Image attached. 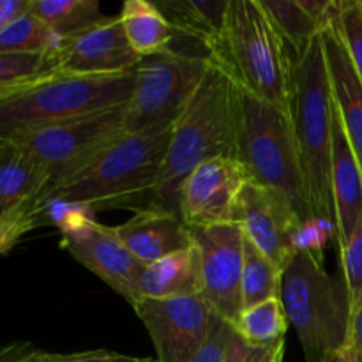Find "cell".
I'll return each instance as SVG.
<instances>
[{
  "label": "cell",
  "mask_w": 362,
  "mask_h": 362,
  "mask_svg": "<svg viewBox=\"0 0 362 362\" xmlns=\"http://www.w3.org/2000/svg\"><path fill=\"white\" fill-rule=\"evenodd\" d=\"M48 184V173L27 148L14 140L0 141V216L25 202H37Z\"/></svg>",
  "instance_id": "20"
},
{
  "label": "cell",
  "mask_w": 362,
  "mask_h": 362,
  "mask_svg": "<svg viewBox=\"0 0 362 362\" xmlns=\"http://www.w3.org/2000/svg\"><path fill=\"white\" fill-rule=\"evenodd\" d=\"M285 357V341L274 346H255L244 341L233 331L223 362H283Z\"/></svg>",
  "instance_id": "32"
},
{
  "label": "cell",
  "mask_w": 362,
  "mask_h": 362,
  "mask_svg": "<svg viewBox=\"0 0 362 362\" xmlns=\"http://www.w3.org/2000/svg\"><path fill=\"white\" fill-rule=\"evenodd\" d=\"M144 362H158L156 359H151V357H145V361Z\"/></svg>",
  "instance_id": "41"
},
{
  "label": "cell",
  "mask_w": 362,
  "mask_h": 362,
  "mask_svg": "<svg viewBox=\"0 0 362 362\" xmlns=\"http://www.w3.org/2000/svg\"><path fill=\"white\" fill-rule=\"evenodd\" d=\"M285 313L296 327L306 362H322L345 349L350 327V297L345 281L329 274L320 251L299 247L281 272Z\"/></svg>",
  "instance_id": "6"
},
{
  "label": "cell",
  "mask_w": 362,
  "mask_h": 362,
  "mask_svg": "<svg viewBox=\"0 0 362 362\" xmlns=\"http://www.w3.org/2000/svg\"><path fill=\"white\" fill-rule=\"evenodd\" d=\"M346 349L352 354L354 361L362 362V299L350 306V327Z\"/></svg>",
  "instance_id": "35"
},
{
  "label": "cell",
  "mask_w": 362,
  "mask_h": 362,
  "mask_svg": "<svg viewBox=\"0 0 362 362\" xmlns=\"http://www.w3.org/2000/svg\"><path fill=\"white\" fill-rule=\"evenodd\" d=\"M336 23L362 81V0H336Z\"/></svg>",
  "instance_id": "29"
},
{
  "label": "cell",
  "mask_w": 362,
  "mask_h": 362,
  "mask_svg": "<svg viewBox=\"0 0 362 362\" xmlns=\"http://www.w3.org/2000/svg\"><path fill=\"white\" fill-rule=\"evenodd\" d=\"M288 317L279 297L244 308L239 317L232 322L237 336L255 346H274L285 341Z\"/></svg>",
  "instance_id": "24"
},
{
  "label": "cell",
  "mask_w": 362,
  "mask_h": 362,
  "mask_svg": "<svg viewBox=\"0 0 362 362\" xmlns=\"http://www.w3.org/2000/svg\"><path fill=\"white\" fill-rule=\"evenodd\" d=\"M332 122L334 98L320 32L306 53L293 60L292 126L313 218L331 226L336 233L331 180Z\"/></svg>",
  "instance_id": "4"
},
{
  "label": "cell",
  "mask_w": 362,
  "mask_h": 362,
  "mask_svg": "<svg viewBox=\"0 0 362 362\" xmlns=\"http://www.w3.org/2000/svg\"><path fill=\"white\" fill-rule=\"evenodd\" d=\"M212 60L240 88L292 119L293 57L260 0H230L225 32Z\"/></svg>",
  "instance_id": "3"
},
{
  "label": "cell",
  "mask_w": 362,
  "mask_h": 362,
  "mask_svg": "<svg viewBox=\"0 0 362 362\" xmlns=\"http://www.w3.org/2000/svg\"><path fill=\"white\" fill-rule=\"evenodd\" d=\"M138 293L140 299L202 296V260L197 244L145 265Z\"/></svg>",
  "instance_id": "19"
},
{
  "label": "cell",
  "mask_w": 362,
  "mask_h": 362,
  "mask_svg": "<svg viewBox=\"0 0 362 362\" xmlns=\"http://www.w3.org/2000/svg\"><path fill=\"white\" fill-rule=\"evenodd\" d=\"M133 310L154 343L158 362H189L207 343L216 318L204 296L140 299Z\"/></svg>",
  "instance_id": "11"
},
{
  "label": "cell",
  "mask_w": 362,
  "mask_h": 362,
  "mask_svg": "<svg viewBox=\"0 0 362 362\" xmlns=\"http://www.w3.org/2000/svg\"><path fill=\"white\" fill-rule=\"evenodd\" d=\"M30 9V0H0V32L20 18L21 14L28 13Z\"/></svg>",
  "instance_id": "36"
},
{
  "label": "cell",
  "mask_w": 362,
  "mask_h": 362,
  "mask_svg": "<svg viewBox=\"0 0 362 362\" xmlns=\"http://www.w3.org/2000/svg\"><path fill=\"white\" fill-rule=\"evenodd\" d=\"M339 251H341L343 276H345L343 281L349 290L350 306H352L362 299V218L349 243L339 247Z\"/></svg>",
  "instance_id": "31"
},
{
  "label": "cell",
  "mask_w": 362,
  "mask_h": 362,
  "mask_svg": "<svg viewBox=\"0 0 362 362\" xmlns=\"http://www.w3.org/2000/svg\"><path fill=\"white\" fill-rule=\"evenodd\" d=\"M48 76H52V74H48ZM42 78H46V76L34 78V80L14 81V83H2V85H0V103L6 101V99H9V98H13V95L20 94V92L27 90L28 87H32L34 83H37V81L42 80Z\"/></svg>",
  "instance_id": "38"
},
{
  "label": "cell",
  "mask_w": 362,
  "mask_h": 362,
  "mask_svg": "<svg viewBox=\"0 0 362 362\" xmlns=\"http://www.w3.org/2000/svg\"><path fill=\"white\" fill-rule=\"evenodd\" d=\"M140 357L112 352V350H92L80 354H48V362H144Z\"/></svg>",
  "instance_id": "34"
},
{
  "label": "cell",
  "mask_w": 362,
  "mask_h": 362,
  "mask_svg": "<svg viewBox=\"0 0 362 362\" xmlns=\"http://www.w3.org/2000/svg\"><path fill=\"white\" fill-rule=\"evenodd\" d=\"M211 64L209 55L175 48L141 57L124 106L126 133L173 126L197 94Z\"/></svg>",
  "instance_id": "8"
},
{
  "label": "cell",
  "mask_w": 362,
  "mask_h": 362,
  "mask_svg": "<svg viewBox=\"0 0 362 362\" xmlns=\"http://www.w3.org/2000/svg\"><path fill=\"white\" fill-rule=\"evenodd\" d=\"M233 336V327L226 320L216 315L212 324L211 336L204 349L197 354L189 362H223L225 361L226 350H228L230 339Z\"/></svg>",
  "instance_id": "33"
},
{
  "label": "cell",
  "mask_w": 362,
  "mask_h": 362,
  "mask_svg": "<svg viewBox=\"0 0 362 362\" xmlns=\"http://www.w3.org/2000/svg\"><path fill=\"white\" fill-rule=\"evenodd\" d=\"M200 251L202 296L218 317L232 324L243 311L244 232L237 223L189 228Z\"/></svg>",
  "instance_id": "12"
},
{
  "label": "cell",
  "mask_w": 362,
  "mask_h": 362,
  "mask_svg": "<svg viewBox=\"0 0 362 362\" xmlns=\"http://www.w3.org/2000/svg\"><path fill=\"white\" fill-rule=\"evenodd\" d=\"M124 106L39 127L13 140L27 148L46 170L49 177L48 191L126 133Z\"/></svg>",
  "instance_id": "10"
},
{
  "label": "cell",
  "mask_w": 362,
  "mask_h": 362,
  "mask_svg": "<svg viewBox=\"0 0 362 362\" xmlns=\"http://www.w3.org/2000/svg\"><path fill=\"white\" fill-rule=\"evenodd\" d=\"M235 223L279 272L299 250L297 239L304 225L292 205L274 191L247 182L240 194Z\"/></svg>",
  "instance_id": "14"
},
{
  "label": "cell",
  "mask_w": 362,
  "mask_h": 362,
  "mask_svg": "<svg viewBox=\"0 0 362 362\" xmlns=\"http://www.w3.org/2000/svg\"><path fill=\"white\" fill-rule=\"evenodd\" d=\"M42 216L37 202H25L0 216V255H6L16 246L21 237L41 223Z\"/></svg>",
  "instance_id": "30"
},
{
  "label": "cell",
  "mask_w": 362,
  "mask_h": 362,
  "mask_svg": "<svg viewBox=\"0 0 362 362\" xmlns=\"http://www.w3.org/2000/svg\"><path fill=\"white\" fill-rule=\"evenodd\" d=\"M177 35L194 39L212 57L225 32L230 0H163L156 2Z\"/></svg>",
  "instance_id": "21"
},
{
  "label": "cell",
  "mask_w": 362,
  "mask_h": 362,
  "mask_svg": "<svg viewBox=\"0 0 362 362\" xmlns=\"http://www.w3.org/2000/svg\"><path fill=\"white\" fill-rule=\"evenodd\" d=\"M250 182L243 163L233 156L204 161L184 180L179 216L189 228L235 223L240 194Z\"/></svg>",
  "instance_id": "13"
},
{
  "label": "cell",
  "mask_w": 362,
  "mask_h": 362,
  "mask_svg": "<svg viewBox=\"0 0 362 362\" xmlns=\"http://www.w3.org/2000/svg\"><path fill=\"white\" fill-rule=\"evenodd\" d=\"M279 288H281V272L244 235L243 306L250 308L271 297H279Z\"/></svg>",
  "instance_id": "27"
},
{
  "label": "cell",
  "mask_w": 362,
  "mask_h": 362,
  "mask_svg": "<svg viewBox=\"0 0 362 362\" xmlns=\"http://www.w3.org/2000/svg\"><path fill=\"white\" fill-rule=\"evenodd\" d=\"M237 105L235 80L212 60L197 94L173 124L165 165L151 194V207L179 214L180 187L197 166L219 156L237 158Z\"/></svg>",
  "instance_id": "1"
},
{
  "label": "cell",
  "mask_w": 362,
  "mask_h": 362,
  "mask_svg": "<svg viewBox=\"0 0 362 362\" xmlns=\"http://www.w3.org/2000/svg\"><path fill=\"white\" fill-rule=\"evenodd\" d=\"M53 57L57 73L69 76L129 73L140 62L124 34L119 14L106 16L99 23L62 39Z\"/></svg>",
  "instance_id": "15"
},
{
  "label": "cell",
  "mask_w": 362,
  "mask_h": 362,
  "mask_svg": "<svg viewBox=\"0 0 362 362\" xmlns=\"http://www.w3.org/2000/svg\"><path fill=\"white\" fill-rule=\"evenodd\" d=\"M119 18L131 48L140 59L168 52L177 41L175 27L156 2L126 0Z\"/></svg>",
  "instance_id": "22"
},
{
  "label": "cell",
  "mask_w": 362,
  "mask_h": 362,
  "mask_svg": "<svg viewBox=\"0 0 362 362\" xmlns=\"http://www.w3.org/2000/svg\"><path fill=\"white\" fill-rule=\"evenodd\" d=\"M172 127L124 133L81 168L49 187L37 207L64 204L87 211L151 198L168 152Z\"/></svg>",
  "instance_id": "2"
},
{
  "label": "cell",
  "mask_w": 362,
  "mask_h": 362,
  "mask_svg": "<svg viewBox=\"0 0 362 362\" xmlns=\"http://www.w3.org/2000/svg\"><path fill=\"white\" fill-rule=\"evenodd\" d=\"M134 71L98 76L52 74L0 103V141L87 113L124 106Z\"/></svg>",
  "instance_id": "7"
},
{
  "label": "cell",
  "mask_w": 362,
  "mask_h": 362,
  "mask_svg": "<svg viewBox=\"0 0 362 362\" xmlns=\"http://www.w3.org/2000/svg\"><path fill=\"white\" fill-rule=\"evenodd\" d=\"M260 4L288 46L293 60L306 53L324 28L304 7L303 0H260Z\"/></svg>",
  "instance_id": "23"
},
{
  "label": "cell",
  "mask_w": 362,
  "mask_h": 362,
  "mask_svg": "<svg viewBox=\"0 0 362 362\" xmlns=\"http://www.w3.org/2000/svg\"><path fill=\"white\" fill-rule=\"evenodd\" d=\"M62 233V247L85 269L115 290L131 306L138 303V283L145 265L117 239L113 226L95 223L83 207L48 204L39 209Z\"/></svg>",
  "instance_id": "9"
},
{
  "label": "cell",
  "mask_w": 362,
  "mask_h": 362,
  "mask_svg": "<svg viewBox=\"0 0 362 362\" xmlns=\"http://www.w3.org/2000/svg\"><path fill=\"white\" fill-rule=\"evenodd\" d=\"M16 362H48V354L46 352H39V350H32L28 352L27 356H23L21 359H18Z\"/></svg>",
  "instance_id": "40"
},
{
  "label": "cell",
  "mask_w": 362,
  "mask_h": 362,
  "mask_svg": "<svg viewBox=\"0 0 362 362\" xmlns=\"http://www.w3.org/2000/svg\"><path fill=\"white\" fill-rule=\"evenodd\" d=\"M113 232L126 250L144 265L154 264L193 244L189 226L177 212L151 205L138 209L122 225L113 226Z\"/></svg>",
  "instance_id": "17"
},
{
  "label": "cell",
  "mask_w": 362,
  "mask_h": 362,
  "mask_svg": "<svg viewBox=\"0 0 362 362\" xmlns=\"http://www.w3.org/2000/svg\"><path fill=\"white\" fill-rule=\"evenodd\" d=\"M62 37L28 11L11 21L0 32V53L52 55L60 48Z\"/></svg>",
  "instance_id": "26"
},
{
  "label": "cell",
  "mask_w": 362,
  "mask_h": 362,
  "mask_svg": "<svg viewBox=\"0 0 362 362\" xmlns=\"http://www.w3.org/2000/svg\"><path fill=\"white\" fill-rule=\"evenodd\" d=\"M28 11L62 39L106 18L98 0H30Z\"/></svg>",
  "instance_id": "25"
},
{
  "label": "cell",
  "mask_w": 362,
  "mask_h": 362,
  "mask_svg": "<svg viewBox=\"0 0 362 362\" xmlns=\"http://www.w3.org/2000/svg\"><path fill=\"white\" fill-rule=\"evenodd\" d=\"M34 346L30 343H9V345L0 346V362H16L28 352H32Z\"/></svg>",
  "instance_id": "37"
},
{
  "label": "cell",
  "mask_w": 362,
  "mask_h": 362,
  "mask_svg": "<svg viewBox=\"0 0 362 362\" xmlns=\"http://www.w3.org/2000/svg\"><path fill=\"white\" fill-rule=\"evenodd\" d=\"M237 159L243 163L250 182L285 198L303 225L317 221L310 207L292 119L240 87Z\"/></svg>",
  "instance_id": "5"
},
{
  "label": "cell",
  "mask_w": 362,
  "mask_h": 362,
  "mask_svg": "<svg viewBox=\"0 0 362 362\" xmlns=\"http://www.w3.org/2000/svg\"><path fill=\"white\" fill-rule=\"evenodd\" d=\"M322 42L336 110L362 173V81L350 60L336 23V0L331 16L322 28Z\"/></svg>",
  "instance_id": "16"
},
{
  "label": "cell",
  "mask_w": 362,
  "mask_h": 362,
  "mask_svg": "<svg viewBox=\"0 0 362 362\" xmlns=\"http://www.w3.org/2000/svg\"><path fill=\"white\" fill-rule=\"evenodd\" d=\"M322 362H356V361H354L352 354H350L349 349L345 346V349H339V350H334V352L327 354Z\"/></svg>",
  "instance_id": "39"
},
{
  "label": "cell",
  "mask_w": 362,
  "mask_h": 362,
  "mask_svg": "<svg viewBox=\"0 0 362 362\" xmlns=\"http://www.w3.org/2000/svg\"><path fill=\"white\" fill-rule=\"evenodd\" d=\"M57 74L55 57L0 53V85Z\"/></svg>",
  "instance_id": "28"
},
{
  "label": "cell",
  "mask_w": 362,
  "mask_h": 362,
  "mask_svg": "<svg viewBox=\"0 0 362 362\" xmlns=\"http://www.w3.org/2000/svg\"><path fill=\"white\" fill-rule=\"evenodd\" d=\"M332 198L336 211V240L343 247L362 218V173L350 141L343 129L334 103L332 122Z\"/></svg>",
  "instance_id": "18"
}]
</instances>
